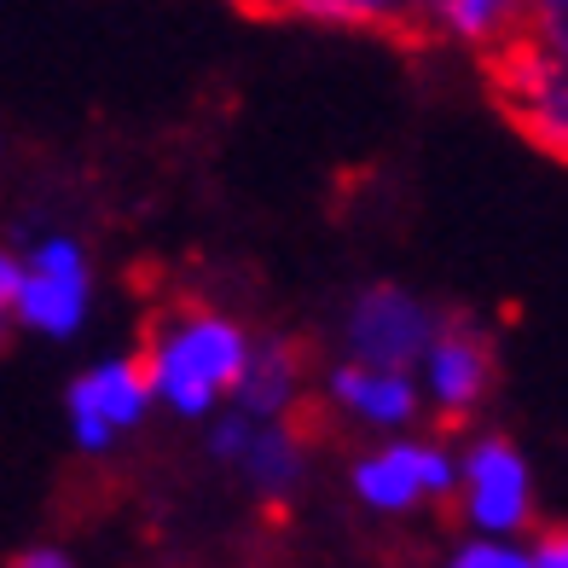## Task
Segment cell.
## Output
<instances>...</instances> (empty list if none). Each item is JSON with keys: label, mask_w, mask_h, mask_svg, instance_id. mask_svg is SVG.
<instances>
[{"label": "cell", "mask_w": 568, "mask_h": 568, "mask_svg": "<svg viewBox=\"0 0 568 568\" xmlns=\"http://www.w3.org/2000/svg\"><path fill=\"white\" fill-rule=\"evenodd\" d=\"M250 337L255 331L215 302L169 307L140 343V366H145L158 412H169L180 424H203L210 412H221L232 400V383L244 372Z\"/></svg>", "instance_id": "cell-1"}, {"label": "cell", "mask_w": 568, "mask_h": 568, "mask_svg": "<svg viewBox=\"0 0 568 568\" xmlns=\"http://www.w3.org/2000/svg\"><path fill=\"white\" fill-rule=\"evenodd\" d=\"M453 470H458L453 435L412 424L395 435H372L348 458V499L366 516H383V523H412L424 510H447Z\"/></svg>", "instance_id": "cell-2"}, {"label": "cell", "mask_w": 568, "mask_h": 568, "mask_svg": "<svg viewBox=\"0 0 568 568\" xmlns=\"http://www.w3.org/2000/svg\"><path fill=\"white\" fill-rule=\"evenodd\" d=\"M447 510L458 516V528H470V534L528 539L534 523H539V481H534V458L523 453V442H510L499 429L464 435Z\"/></svg>", "instance_id": "cell-3"}, {"label": "cell", "mask_w": 568, "mask_h": 568, "mask_svg": "<svg viewBox=\"0 0 568 568\" xmlns=\"http://www.w3.org/2000/svg\"><path fill=\"white\" fill-rule=\"evenodd\" d=\"M203 453L232 470L262 505H296L314 476V442L302 418H250L239 406H221L197 424Z\"/></svg>", "instance_id": "cell-4"}, {"label": "cell", "mask_w": 568, "mask_h": 568, "mask_svg": "<svg viewBox=\"0 0 568 568\" xmlns=\"http://www.w3.org/2000/svg\"><path fill=\"white\" fill-rule=\"evenodd\" d=\"M99 302V273L93 250L75 232H41L18 255V296H12V325L41 343H70L82 337Z\"/></svg>", "instance_id": "cell-5"}, {"label": "cell", "mask_w": 568, "mask_h": 568, "mask_svg": "<svg viewBox=\"0 0 568 568\" xmlns=\"http://www.w3.org/2000/svg\"><path fill=\"white\" fill-rule=\"evenodd\" d=\"M412 377H418V395H424V418H435L442 429H464L499 389L494 331L470 314H442L424 354L412 359Z\"/></svg>", "instance_id": "cell-6"}, {"label": "cell", "mask_w": 568, "mask_h": 568, "mask_svg": "<svg viewBox=\"0 0 568 568\" xmlns=\"http://www.w3.org/2000/svg\"><path fill=\"white\" fill-rule=\"evenodd\" d=\"M314 406L348 435H395L424 424V395L412 366H377V359L331 354L314 372Z\"/></svg>", "instance_id": "cell-7"}, {"label": "cell", "mask_w": 568, "mask_h": 568, "mask_svg": "<svg viewBox=\"0 0 568 568\" xmlns=\"http://www.w3.org/2000/svg\"><path fill=\"white\" fill-rule=\"evenodd\" d=\"M487 88H494L516 134L568 169V64L546 59L516 36L499 53H487Z\"/></svg>", "instance_id": "cell-8"}, {"label": "cell", "mask_w": 568, "mask_h": 568, "mask_svg": "<svg viewBox=\"0 0 568 568\" xmlns=\"http://www.w3.org/2000/svg\"><path fill=\"white\" fill-rule=\"evenodd\" d=\"M442 325V302H429L418 284L372 278L343 302L337 314V354L377 359V366H412L424 354L429 331Z\"/></svg>", "instance_id": "cell-9"}, {"label": "cell", "mask_w": 568, "mask_h": 568, "mask_svg": "<svg viewBox=\"0 0 568 568\" xmlns=\"http://www.w3.org/2000/svg\"><path fill=\"white\" fill-rule=\"evenodd\" d=\"M158 400H151V383L140 354H105L82 366L64 389V429H70V447L88 453V458H105L116 453L122 435H134Z\"/></svg>", "instance_id": "cell-10"}, {"label": "cell", "mask_w": 568, "mask_h": 568, "mask_svg": "<svg viewBox=\"0 0 568 568\" xmlns=\"http://www.w3.org/2000/svg\"><path fill=\"white\" fill-rule=\"evenodd\" d=\"M226 406L250 412V418H302L314 406V366H307V354L291 337L255 331Z\"/></svg>", "instance_id": "cell-11"}, {"label": "cell", "mask_w": 568, "mask_h": 568, "mask_svg": "<svg viewBox=\"0 0 568 568\" xmlns=\"http://www.w3.org/2000/svg\"><path fill=\"white\" fill-rule=\"evenodd\" d=\"M523 30V0H406V36H424L453 53H499Z\"/></svg>", "instance_id": "cell-12"}, {"label": "cell", "mask_w": 568, "mask_h": 568, "mask_svg": "<svg viewBox=\"0 0 568 568\" xmlns=\"http://www.w3.org/2000/svg\"><path fill=\"white\" fill-rule=\"evenodd\" d=\"M255 12L337 36H406V0H250Z\"/></svg>", "instance_id": "cell-13"}, {"label": "cell", "mask_w": 568, "mask_h": 568, "mask_svg": "<svg viewBox=\"0 0 568 568\" xmlns=\"http://www.w3.org/2000/svg\"><path fill=\"white\" fill-rule=\"evenodd\" d=\"M447 562H453V568H528V539H510V534H470V528H458Z\"/></svg>", "instance_id": "cell-14"}, {"label": "cell", "mask_w": 568, "mask_h": 568, "mask_svg": "<svg viewBox=\"0 0 568 568\" xmlns=\"http://www.w3.org/2000/svg\"><path fill=\"white\" fill-rule=\"evenodd\" d=\"M516 36L539 47L546 59L568 64V0H523V30Z\"/></svg>", "instance_id": "cell-15"}, {"label": "cell", "mask_w": 568, "mask_h": 568, "mask_svg": "<svg viewBox=\"0 0 568 568\" xmlns=\"http://www.w3.org/2000/svg\"><path fill=\"white\" fill-rule=\"evenodd\" d=\"M528 568H568V523L528 534Z\"/></svg>", "instance_id": "cell-16"}, {"label": "cell", "mask_w": 568, "mask_h": 568, "mask_svg": "<svg viewBox=\"0 0 568 568\" xmlns=\"http://www.w3.org/2000/svg\"><path fill=\"white\" fill-rule=\"evenodd\" d=\"M12 296H18V250L0 244V320L12 325Z\"/></svg>", "instance_id": "cell-17"}, {"label": "cell", "mask_w": 568, "mask_h": 568, "mask_svg": "<svg viewBox=\"0 0 568 568\" xmlns=\"http://www.w3.org/2000/svg\"><path fill=\"white\" fill-rule=\"evenodd\" d=\"M18 568H70V551L64 546H30V551H18Z\"/></svg>", "instance_id": "cell-18"}]
</instances>
